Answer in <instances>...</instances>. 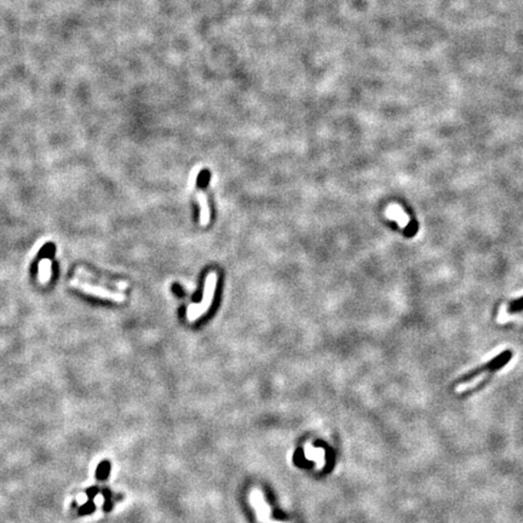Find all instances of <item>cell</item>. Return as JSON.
Masks as SVG:
<instances>
[{
	"label": "cell",
	"mask_w": 523,
	"mask_h": 523,
	"mask_svg": "<svg viewBox=\"0 0 523 523\" xmlns=\"http://www.w3.org/2000/svg\"><path fill=\"white\" fill-rule=\"evenodd\" d=\"M197 199L200 206V224H201L202 227H205V225H207L210 223V207L209 202H207L206 194L200 190L197 194Z\"/></svg>",
	"instance_id": "5b68a950"
},
{
	"label": "cell",
	"mask_w": 523,
	"mask_h": 523,
	"mask_svg": "<svg viewBox=\"0 0 523 523\" xmlns=\"http://www.w3.org/2000/svg\"><path fill=\"white\" fill-rule=\"evenodd\" d=\"M251 502L253 503V506L256 507L257 512H258V517L261 521H263L264 523H280V522L270 521L269 507H268L267 503H265L264 498H263V495L261 494L259 490H253V492L251 493Z\"/></svg>",
	"instance_id": "277c9868"
},
{
	"label": "cell",
	"mask_w": 523,
	"mask_h": 523,
	"mask_svg": "<svg viewBox=\"0 0 523 523\" xmlns=\"http://www.w3.org/2000/svg\"><path fill=\"white\" fill-rule=\"evenodd\" d=\"M71 286L81 289L83 292H85V293H88V294H91V296L98 297V298L110 299V301H113V302L125 301V294L109 291V289H103V287H100V286H93V285L88 284V282H81L80 280H72Z\"/></svg>",
	"instance_id": "3957f363"
},
{
	"label": "cell",
	"mask_w": 523,
	"mask_h": 523,
	"mask_svg": "<svg viewBox=\"0 0 523 523\" xmlns=\"http://www.w3.org/2000/svg\"><path fill=\"white\" fill-rule=\"evenodd\" d=\"M523 309V297L522 298L516 299L515 302L510 303L509 306V311L510 313H516V311H521Z\"/></svg>",
	"instance_id": "ba28073f"
},
{
	"label": "cell",
	"mask_w": 523,
	"mask_h": 523,
	"mask_svg": "<svg viewBox=\"0 0 523 523\" xmlns=\"http://www.w3.org/2000/svg\"><path fill=\"white\" fill-rule=\"evenodd\" d=\"M92 510H93L92 503H89V504H86L85 506L81 509V512H83V514H86V512H90V511H92Z\"/></svg>",
	"instance_id": "30bf717a"
},
{
	"label": "cell",
	"mask_w": 523,
	"mask_h": 523,
	"mask_svg": "<svg viewBox=\"0 0 523 523\" xmlns=\"http://www.w3.org/2000/svg\"><path fill=\"white\" fill-rule=\"evenodd\" d=\"M217 274L215 271H211L206 277L204 287V294H202L201 303L199 304H190L187 309V317L189 322H194L199 319L200 316L207 313L212 304L213 297H215L216 287H217Z\"/></svg>",
	"instance_id": "7a4b0ae2"
},
{
	"label": "cell",
	"mask_w": 523,
	"mask_h": 523,
	"mask_svg": "<svg viewBox=\"0 0 523 523\" xmlns=\"http://www.w3.org/2000/svg\"><path fill=\"white\" fill-rule=\"evenodd\" d=\"M511 356H512L511 351H509V350L504 351V353L498 355L497 358L490 360L489 362H487L486 365L477 367V368L470 371L469 373L460 377V378L454 383V386L455 388H458V386L465 385V384L470 383V381H472V380H478L472 390V393H475L478 388L483 386L488 380H489V378L492 377V374L494 373L495 371H498V369H500L502 367H504L505 365H506V363L510 361V359H511Z\"/></svg>",
	"instance_id": "6da1fadb"
},
{
	"label": "cell",
	"mask_w": 523,
	"mask_h": 523,
	"mask_svg": "<svg viewBox=\"0 0 523 523\" xmlns=\"http://www.w3.org/2000/svg\"><path fill=\"white\" fill-rule=\"evenodd\" d=\"M39 274H40V280L43 282H46L50 279L51 275V258L45 259V261L41 262L40 268H39Z\"/></svg>",
	"instance_id": "52a82bcc"
},
{
	"label": "cell",
	"mask_w": 523,
	"mask_h": 523,
	"mask_svg": "<svg viewBox=\"0 0 523 523\" xmlns=\"http://www.w3.org/2000/svg\"><path fill=\"white\" fill-rule=\"evenodd\" d=\"M108 472H109V464L108 463H102L97 470V477L101 478V480H103V478H106L107 476H108Z\"/></svg>",
	"instance_id": "9c48e42d"
},
{
	"label": "cell",
	"mask_w": 523,
	"mask_h": 523,
	"mask_svg": "<svg viewBox=\"0 0 523 523\" xmlns=\"http://www.w3.org/2000/svg\"><path fill=\"white\" fill-rule=\"evenodd\" d=\"M386 216H388L389 218H391V219L397 220V223H400L401 227H405L406 224H408V223H406L408 220V218L406 217L403 211L398 206H396V205H391V206L386 210Z\"/></svg>",
	"instance_id": "8992f818"
}]
</instances>
